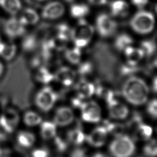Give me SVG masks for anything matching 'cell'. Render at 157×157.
I'll return each mask as SVG.
<instances>
[{
  "instance_id": "6da1fadb",
  "label": "cell",
  "mask_w": 157,
  "mask_h": 157,
  "mask_svg": "<svg viewBox=\"0 0 157 157\" xmlns=\"http://www.w3.org/2000/svg\"><path fill=\"white\" fill-rule=\"evenodd\" d=\"M150 90L145 81L140 77L130 75L124 81L121 93L131 104L141 105L147 101Z\"/></svg>"
},
{
  "instance_id": "7a4b0ae2",
  "label": "cell",
  "mask_w": 157,
  "mask_h": 157,
  "mask_svg": "<svg viewBox=\"0 0 157 157\" xmlns=\"http://www.w3.org/2000/svg\"><path fill=\"white\" fill-rule=\"evenodd\" d=\"M94 27L84 18L79 19L71 28V39L75 47L80 48L87 46L94 35Z\"/></svg>"
},
{
  "instance_id": "3957f363",
  "label": "cell",
  "mask_w": 157,
  "mask_h": 157,
  "mask_svg": "<svg viewBox=\"0 0 157 157\" xmlns=\"http://www.w3.org/2000/svg\"><path fill=\"white\" fill-rule=\"evenodd\" d=\"M129 26L135 33L139 34H149L153 30L155 26V16L151 12L141 9L131 18Z\"/></svg>"
},
{
  "instance_id": "277c9868",
  "label": "cell",
  "mask_w": 157,
  "mask_h": 157,
  "mask_svg": "<svg viewBox=\"0 0 157 157\" xmlns=\"http://www.w3.org/2000/svg\"><path fill=\"white\" fill-rule=\"evenodd\" d=\"M109 150L113 157H131L135 152L136 146L133 139L124 134L115 137L109 145Z\"/></svg>"
},
{
  "instance_id": "5b68a950",
  "label": "cell",
  "mask_w": 157,
  "mask_h": 157,
  "mask_svg": "<svg viewBox=\"0 0 157 157\" xmlns=\"http://www.w3.org/2000/svg\"><path fill=\"white\" fill-rule=\"evenodd\" d=\"M58 98V94L50 86H45L40 89L36 94L34 102L37 107L41 111H50Z\"/></svg>"
},
{
  "instance_id": "8992f818",
  "label": "cell",
  "mask_w": 157,
  "mask_h": 157,
  "mask_svg": "<svg viewBox=\"0 0 157 157\" xmlns=\"http://www.w3.org/2000/svg\"><path fill=\"white\" fill-rule=\"evenodd\" d=\"M118 24L113 18L105 13H99L96 18V29L102 37H109L115 34Z\"/></svg>"
},
{
  "instance_id": "52a82bcc",
  "label": "cell",
  "mask_w": 157,
  "mask_h": 157,
  "mask_svg": "<svg viewBox=\"0 0 157 157\" xmlns=\"http://www.w3.org/2000/svg\"><path fill=\"white\" fill-rule=\"evenodd\" d=\"M82 119L88 123H98L101 120V112L99 105L94 101L82 102L79 107Z\"/></svg>"
},
{
  "instance_id": "ba28073f",
  "label": "cell",
  "mask_w": 157,
  "mask_h": 157,
  "mask_svg": "<svg viewBox=\"0 0 157 157\" xmlns=\"http://www.w3.org/2000/svg\"><path fill=\"white\" fill-rule=\"evenodd\" d=\"M19 122L20 115L14 109H7L0 115V124L8 134L15 131Z\"/></svg>"
},
{
  "instance_id": "9c48e42d",
  "label": "cell",
  "mask_w": 157,
  "mask_h": 157,
  "mask_svg": "<svg viewBox=\"0 0 157 157\" xmlns=\"http://www.w3.org/2000/svg\"><path fill=\"white\" fill-rule=\"evenodd\" d=\"M109 116L115 120L125 119L129 114V109L126 105L118 101L117 97L106 102Z\"/></svg>"
},
{
  "instance_id": "30bf717a",
  "label": "cell",
  "mask_w": 157,
  "mask_h": 157,
  "mask_svg": "<svg viewBox=\"0 0 157 157\" xmlns=\"http://www.w3.org/2000/svg\"><path fill=\"white\" fill-rule=\"evenodd\" d=\"M65 12L64 5L59 1H53L47 3L42 9L41 15L48 20H56L61 17Z\"/></svg>"
},
{
  "instance_id": "8fae6325",
  "label": "cell",
  "mask_w": 157,
  "mask_h": 157,
  "mask_svg": "<svg viewBox=\"0 0 157 157\" xmlns=\"http://www.w3.org/2000/svg\"><path fill=\"white\" fill-rule=\"evenodd\" d=\"M76 71L67 66L60 67L54 74V79L66 87L72 86L76 79Z\"/></svg>"
},
{
  "instance_id": "7c38bea8",
  "label": "cell",
  "mask_w": 157,
  "mask_h": 157,
  "mask_svg": "<svg viewBox=\"0 0 157 157\" xmlns=\"http://www.w3.org/2000/svg\"><path fill=\"white\" fill-rule=\"evenodd\" d=\"M6 34L10 38L20 37L25 33V26L17 18L12 17L8 19L4 25Z\"/></svg>"
},
{
  "instance_id": "4fadbf2b",
  "label": "cell",
  "mask_w": 157,
  "mask_h": 157,
  "mask_svg": "<svg viewBox=\"0 0 157 157\" xmlns=\"http://www.w3.org/2000/svg\"><path fill=\"white\" fill-rule=\"evenodd\" d=\"M107 134L108 132L103 125L99 126L94 128L88 135L86 136L85 140L92 147H100L105 144Z\"/></svg>"
},
{
  "instance_id": "5bb4252c",
  "label": "cell",
  "mask_w": 157,
  "mask_h": 157,
  "mask_svg": "<svg viewBox=\"0 0 157 157\" xmlns=\"http://www.w3.org/2000/svg\"><path fill=\"white\" fill-rule=\"evenodd\" d=\"M74 118V115L72 109L68 107L63 106L56 110L53 121L56 126H65L71 124Z\"/></svg>"
},
{
  "instance_id": "9a60e30c",
  "label": "cell",
  "mask_w": 157,
  "mask_h": 157,
  "mask_svg": "<svg viewBox=\"0 0 157 157\" xmlns=\"http://www.w3.org/2000/svg\"><path fill=\"white\" fill-rule=\"evenodd\" d=\"M77 96L81 99L91 97L95 93V85L85 78L80 79L75 85Z\"/></svg>"
},
{
  "instance_id": "2e32d148",
  "label": "cell",
  "mask_w": 157,
  "mask_h": 157,
  "mask_svg": "<svg viewBox=\"0 0 157 157\" xmlns=\"http://www.w3.org/2000/svg\"><path fill=\"white\" fill-rule=\"evenodd\" d=\"M110 11L112 16L124 18L129 13V6L124 0H113L109 5Z\"/></svg>"
},
{
  "instance_id": "e0dca14e",
  "label": "cell",
  "mask_w": 157,
  "mask_h": 157,
  "mask_svg": "<svg viewBox=\"0 0 157 157\" xmlns=\"http://www.w3.org/2000/svg\"><path fill=\"white\" fill-rule=\"evenodd\" d=\"M123 52L126 63L131 66H137L144 57V53L140 47H134L131 45L126 48Z\"/></svg>"
},
{
  "instance_id": "ac0fdd59",
  "label": "cell",
  "mask_w": 157,
  "mask_h": 157,
  "mask_svg": "<svg viewBox=\"0 0 157 157\" xmlns=\"http://www.w3.org/2000/svg\"><path fill=\"white\" fill-rule=\"evenodd\" d=\"M86 139V135L83 132L81 124L78 123L77 126L68 131L67 133V141L68 143L75 145H81Z\"/></svg>"
},
{
  "instance_id": "d6986e66",
  "label": "cell",
  "mask_w": 157,
  "mask_h": 157,
  "mask_svg": "<svg viewBox=\"0 0 157 157\" xmlns=\"http://www.w3.org/2000/svg\"><path fill=\"white\" fill-rule=\"evenodd\" d=\"M16 140L20 147L24 148H29L35 144L36 136L30 131H20L17 135Z\"/></svg>"
},
{
  "instance_id": "ffe728a7",
  "label": "cell",
  "mask_w": 157,
  "mask_h": 157,
  "mask_svg": "<svg viewBox=\"0 0 157 157\" xmlns=\"http://www.w3.org/2000/svg\"><path fill=\"white\" fill-rule=\"evenodd\" d=\"M40 135L44 140L54 138L56 135V125L53 121H42L40 124Z\"/></svg>"
},
{
  "instance_id": "44dd1931",
  "label": "cell",
  "mask_w": 157,
  "mask_h": 157,
  "mask_svg": "<svg viewBox=\"0 0 157 157\" xmlns=\"http://www.w3.org/2000/svg\"><path fill=\"white\" fill-rule=\"evenodd\" d=\"M153 134L152 128L144 123L139 124L134 131L133 139L137 140H148Z\"/></svg>"
},
{
  "instance_id": "7402d4cb",
  "label": "cell",
  "mask_w": 157,
  "mask_h": 157,
  "mask_svg": "<svg viewBox=\"0 0 157 157\" xmlns=\"http://www.w3.org/2000/svg\"><path fill=\"white\" fill-rule=\"evenodd\" d=\"M90 12V7L85 3H74L70 7L71 17L78 20L84 18L89 14Z\"/></svg>"
},
{
  "instance_id": "603a6c76",
  "label": "cell",
  "mask_w": 157,
  "mask_h": 157,
  "mask_svg": "<svg viewBox=\"0 0 157 157\" xmlns=\"http://www.w3.org/2000/svg\"><path fill=\"white\" fill-rule=\"evenodd\" d=\"M134 40L132 37L127 33H121L115 39L113 45L115 48L120 52L124 51L126 48L132 45Z\"/></svg>"
},
{
  "instance_id": "cb8c5ba5",
  "label": "cell",
  "mask_w": 157,
  "mask_h": 157,
  "mask_svg": "<svg viewBox=\"0 0 157 157\" xmlns=\"http://www.w3.org/2000/svg\"><path fill=\"white\" fill-rule=\"evenodd\" d=\"M19 20L25 26L35 25L39 21V16L35 10L31 8H26L22 11Z\"/></svg>"
},
{
  "instance_id": "d4e9b609",
  "label": "cell",
  "mask_w": 157,
  "mask_h": 157,
  "mask_svg": "<svg viewBox=\"0 0 157 157\" xmlns=\"http://www.w3.org/2000/svg\"><path fill=\"white\" fill-rule=\"evenodd\" d=\"M0 7L7 13L14 15L21 9L20 0H0Z\"/></svg>"
},
{
  "instance_id": "484cf974",
  "label": "cell",
  "mask_w": 157,
  "mask_h": 157,
  "mask_svg": "<svg viewBox=\"0 0 157 157\" xmlns=\"http://www.w3.org/2000/svg\"><path fill=\"white\" fill-rule=\"evenodd\" d=\"M17 52V47L12 43L0 42V56L7 61L12 59Z\"/></svg>"
},
{
  "instance_id": "4316f807",
  "label": "cell",
  "mask_w": 157,
  "mask_h": 157,
  "mask_svg": "<svg viewBox=\"0 0 157 157\" xmlns=\"http://www.w3.org/2000/svg\"><path fill=\"white\" fill-rule=\"evenodd\" d=\"M25 125L29 127H35L40 125L42 121V117L34 111L29 110L25 113L23 118Z\"/></svg>"
},
{
  "instance_id": "83f0119b",
  "label": "cell",
  "mask_w": 157,
  "mask_h": 157,
  "mask_svg": "<svg viewBox=\"0 0 157 157\" xmlns=\"http://www.w3.org/2000/svg\"><path fill=\"white\" fill-rule=\"evenodd\" d=\"M103 126L105 128L108 133L112 134L115 137L124 134V132L126 129V126L124 124L111 122L107 120L104 121Z\"/></svg>"
},
{
  "instance_id": "f1b7e54d",
  "label": "cell",
  "mask_w": 157,
  "mask_h": 157,
  "mask_svg": "<svg viewBox=\"0 0 157 157\" xmlns=\"http://www.w3.org/2000/svg\"><path fill=\"white\" fill-rule=\"evenodd\" d=\"M66 59L72 64L77 65L81 62L82 52L80 48L74 47L67 49L64 52Z\"/></svg>"
},
{
  "instance_id": "f546056e",
  "label": "cell",
  "mask_w": 157,
  "mask_h": 157,
  "mask_svg": "<svg viewBox=\"0 0 157 157\" xmlns=\"http://www.w3.org/2000/svg\"><path fill=\"white\" fill-rule=\"evenodd\" d=\"M140 48L143 51L144 56L150 58L156 53L157 45L153 39H145L140 42Z\"/></svg>"
},
{
  "instance_id": "4dcf8cb0",
  "label": "cell",
  "mask_w": 157,
  "mask_h": 157,
  "mask_svg": "<svg viewBox=\"0 0 157 157\" xmlns=\"http://www.w3.org/2000/svg\"><path fill=\"white\" fill-rule=\"evenodd\" d=\"M36 78L40 83L48 84L54 79V74L46 67L42 66L38 69L36 74Z\"/></svg>"
},
{
  "instance_id": "1f68e13d",
  "label": "cell",
  "mask_w": 157,
  "mask_h": 157,
  "mask_svg": "<svg viewBox=\"0 0 157 157\" xmlns=\"http://www.w3.org/2000/svg\"><path fill=\"white\" fill-rule=\"evenodd\" d=\"M78 67L77 71H76L77 74L78 73L82 77H85L88 75L93 72L94 66L93 62L90 61H84L82 63H80L78 64Z\"/></svg>"
},
{
  "instance_id": "d6a6232c",
  "label": "cell",
  "mask_w": 157,
  "mask_h": 157,
  "mask_svg": "<svg viewBox=\"0 0 157 157\" xmlns=\"http://www.w3.org/2000/svg\"><path fill=\"white\" fill-rule=\"evenodd\" d=\"M142 123H143V120L140 113L135 111L132 113L131 118L125 124L126 128L133 130L134 131Z\"/></svg>"
},
{
  "instance_id": "836d02e7",
  "label": "cell",
  "mask_w": 157,
  "mask_h": 157,
  "mask_svg": "<svg viewBox=\"0 0 157 157\" xmlns=\"http://www.w3.org/2000/svg\"><path fill=\"white\" fill-rule=\"evenodd\" d=\"M143 150L146 157H156L157 140L155 139L150 140L144 147Z\"/></svg>"
},
{
  "instance_id": "e575fe53",
  "label": "cell",
  "mask_w": 157,
  "mask_h": 157,
  "mask_svg": "<svg viewBox=\"0 0 157 157\" xmlns=\"http://www.w3.org/2000/svg\"><path fill=\"white\" fill-rule=\"evenodd\" d=\"M22 47L26 51H31L34 50L37 45L36 38L33 35H28L23 39L22 41Z\"/></svg>"
},
{
  "instance_id": "d590c367",
  "label": "cell",
  "mask_w": 157,
  "mask_h": 157,
  "mask_svg": "<svg viewBox=\"0 0 157 157\" xmlns=\"http://www.w3.org/2000/svg\"><path fill=\"white\" fill-rule=\"evenodd\" d=\"M57 34L56 35L61 37L65 38L67 40L71 39V28L66 23L59 24L57 26Z\"/></svg>"
},
{
  "instance_id": "8d00e7d4",
  "label": "cell",
  "mask_w": 157,
  "mask_h": 157,
  "mask_svg": "<svg viewBox=\"0 0 157 157\" xmlns=\"http://www.w3.org/2000/svg\"><path fill=\"white\" fill-rule=\"evenodd\" d=\"M147 112L151 117L157 118V99H153L148 102Z\"/></svg>"
},
{
  "instance_id": "74e56055",
  "label": "cell",
  "mask_w": 157,
  "mask_h": 157,
  "mask_svg": "<svg viewBox=\"0 0 157 157\" xmlns=\"http://www.w3.org/2000/svg\"><path fill=\"white\" fill-rule=\"evenodd\" d=\"M54 143L57 150L59 152H64L67 148L68 142L67 140H65L61 137L55 136L54 137Z\"/></svg>"
},
{
  "instance_id": "f35d334b",
  "label": "cell",
  "mask_w": 157,
  "mask_h": 157,
  "mask_svg": "<svg viewBox=\"0 0 157 157\" xmlns=\"http://www.w3.org/2000/svg\"><path fill=\"white\" fill-rule=\"evenodd\" d=\"M31 157H50V151L45 147L37 148L33 150Z\"/></svg>"
},
{
  "instance_id": "ab89813d",
  "label": "cell",
  "mask_w": 157,
  "mask_h": 157,
  "mask_svg": "<svg viewBox=\"0 0 157 157\" xmlns=\"http://www.w3.org/2000/svg\"><path fill=\"white\" fill-rule=\"evenodd\" d=\"M69 157H86V151L82 148H75L71 152Z\"/></svg>"
},
{
  "instance_id": "60d3db41",
  "label": "cell",
  "mask_w": 157,
  "mask_h": 157,
  "mask_svg": "<svg viewBox=\"0 0 157 157\" xmlns=\"http://www.w3.org/2000/svg\"><path fill=\"white\" fill-rule=\"evenodd\" d=\"M131 1L135 7L141 10L148 4L149 0H131Z\"/></svg>"
},
{
  "instance_id": "b9f144b4",
  "label": "cell",
  "mask_w": 157,
  "mask_h": 157,
  "mask_svg": "<svg viewBox=\"0 0 157 157\" xmlns=\"http://www.w3.org/2000/svg\"><path fill=\"white\" fill-rule=\"evenodd\" d=\"M8 134L6 132L4 128L0 124V142H4L8 137Z\"/></svg>"
},
{
  "instance_id": "7bdbcfd3",
  "label": "cell",
  "mask_w": 157,
  "mask_h": 157,
  "mask_svg": "<svg viewBox=\"0 0 157 157\" xmlns=\"http://www.w3.org/2000/svg\"><path fill=\"white\" fill-rule=\"evenodd\" d=\"M88 2L94 6H104L107 3V0H88Z\"/></svg>"
},
{
  "instance_id": "ee69618b",
  "label": "cell",
  "mask_w": 157,
  "mask_h": 157,
  "mask_svg": "<svg viewBox=\"0 0 157 157\" xmlns=\"http://www.w3.org/2000/svg\"><path fill=\"white\" fill-rule=\"evenodd\" d=\"M151 90L154 93H157V75L153 78L151 83Z\"/></svg>"
},
{
  "instance_id": "f6af8a7d",
  "label": "cell",
  "mask_w": 157,
  "mask_h": 157,
  "mask_svg": "<svg viewBox=\"0 0 157 157\" xmlns=\"http://www.w3.org/2000/svg\"><path fill=\"white\" fill-rule=\"evenodd\" d=\"M90 157H109L106 155L102 153H96Z\"/></svg>"
},
{
  "instance_id": "bcb514c9",
  "label": "cell",
  "mask_w": 157,
  "mask_h": 157,
  "mask_svg": "<svg viewBox=\"0 0 157 157\" xmlns=\"http://www.w3.org/2000/svg\"><path fill=\"white\" fill-rule=\"evenodd\" d=\"M3 70H4V66H3V64H2V63L0 61V77H1V75L2 74Z\"/></svg>"
},
{
  "instance_id": "7dc6e473",
  "label": "cell",
  "mask_w": 157,
  "mask_h": 157,
  "mask_svg": "<svg viewBox=\"0 0 157 157\" xmlns=\"http://www.w3.org/2000/svg\"><path fill=\"white\" fill-rule=\"evenodd\" d=\"M153 65L155 67H157V55L155 56V58L153 60Z\"/></svg>"
},
{
  "instance_id": "c3c4849f",
  "label": "cell",
  "mask_w": 157,
  "mask_h": 157,
  "mask_svg": "<svg viewBox=\"0 0 157 157\" xmlns=\"http://www.w3.org/2000/svg\"><path fill=\"white\" fill-rule=\"evenodd\" d=\"M64 1H65L67 2H70V3H71V2H72L74 0H64Z\"/></svg>"
},
{
  "instance_id": "681fc988",
  "label": "cell",
  "mask_w": 157,
  "mask_h": 157,
  "mask_svg": "<svg viewBox=\"0 0 157 157\" xmlns=\"http://www.w3.org/2000/svg\"><path fill=\"white\" fill-rule=\"evenodd\" d=\"M2 150H1V148H0V156H1V155H2Z\"/></svg>"
},
{
  "instance_id": "f907efd6",
  "label": "cell",
  "mask_w": 157,
  "mask_h": 157,
  "mask_svg": "<svg viewBox=\"0 0 157 157\" xmlns=\"http://www.w3.org/2000/svg\"><path fill=\"white\" fill-rule=\"evenodd\" d=\"M37 1H47V0H37Z\"/></svg>"
},
{
  "instance_id": "816d5d0a",
  "label": "cell",
  "mask_w": 157,
  "mask_h": 157,
  "mask_svg": "<svg viewBox=\"0 0 157 157\" xmlns=\"http://www.w3.org/2000/svg\"><path fill=\"white\" fill-rule=\"evenodd\" d=\"M156 13H157V5L156 6Z\"/></svg>"
},
{
  "instance_id": "f5cc1de1",
  "label": "cell",
  "mask_w": 157,
  "mask_h": 157,
  "mask_svg": "<svg viewBox=\"0 0 157 157\" xmlns=\"http://www.w3.org/2000/svg\"><path fill=\"white\" fill-rule=\"evenodd\" d=\"M138 157H146V156H138Z\"/></svg>"
},
{
  "instance_id": "db71d44e",
  "label": "cell",
  "mask_w": 157,
  "mask_h": 157,
  "mask_svg": "<svg viewBox=\"0 0 157 157\" xmlns=\"http://www.w3.org/2000/svg\"><path fill=\"white\" fill-rule=\"evenodd\" d=\"M0 42H1V33H0Z\"/></svg>"
}]
</instances>
